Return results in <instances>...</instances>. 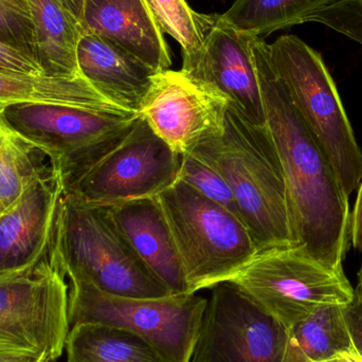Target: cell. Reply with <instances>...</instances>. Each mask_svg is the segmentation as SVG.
Returning <instances> with one entry per match:
<instances>
[{"label":"cell","instance_id":"cell-3","mask_svg":"<svg viewBox=\"0 0 362 362\" xmlns=\"http://www.w3.org/2000/svg\"><path fill=\"white\" fill-rule=\"evenodd\" d=\"M52 259L70 281L110 295L131 298L171 296L142 264L103 206L62 196L55 223Z\"/></svg>","mask_w":362,"mask_h":362},{"label":"cell","instance_id":"cell-27","mask_svg":"<svg viewBox=\"0 0 362 362\" xmlns=\"http://www.w3.org/2000/svg\"><path fill=\"white\" fill-rule=\"evenodd\" d=\"M319 23L352 38L362 46V2L339 0L317 12L310 23Z\"/></svg>","mask_w":362,"mask_h":362},{"label":"cell","instance_id":"cell-6","mask_svg":"<svg viewBox=\"0 0 362 362\" xmlns=\"http://www.w3.org/2000/svg\"><path fill=\"white\" fill-rule=\"evenodd\" d=\"M208 300L196 293L131 298L70 281L68 318L125 329L144 338L170 362H189Z\"/></svg>","mask_w":362,"mask_h":362},{"label":"cell","instance_id":"cell-25","mask_svg":"<svg viewBox=\"0 0 362 362\" xmlns=\"http://www.w3.org/2000/svg\"><path fill=\"white\" fill-rule=\"evenodd\" d=\"M178 178L240 218L235 198L227 181L216 170L197 157L191 154L183 155Z\"/></svg>","mask_w":362,"mask_h":362},{"label":"cell","instance_id":"cell-30","mask_svg":"<svg viewBox=\"0 0 362 362\" xmlns=\"http://www.w3.org/2000/svg\"><path fill=\"white\" fill-rule=\"evenodd\" d=\"M358 195L355 202L354 211L350 221L351 238L353 246L362 253V180L359 185Z\"/></svg>","mask_w":362,"mask_h":362},{"label":"cell","instance_id":"cell-24","mask_svg":"<svg viewBox=\"0 0 362 362\" xmlns=\"http://www.w3.org/2000/svg\"><path fill=\"white\" fill-rule=\"evenodd\" d=\"M163 32L182 49V57L197 52L216 23L218 15L199 14L185 0H146Z\"/></svg>","mask_w":362,"mask_h":362},{"label":"cell","instance_id":"cell-8","mask_svg":"<svg viewBox=\"0 0 362 362\" xmlns=\"http://www.w3.org/2000/svg\"><path fill=\"white\" fill-rule=\"evenodd\" d=\"M181 158L138 115L114 148L65 183L64 195L90 206L156 197L180 177Z\"/></svg>","mask_w":362,"mask_h":362},{"label":"cell","instance_id":"cell-35","mask_svg":"<svg viewBox=\"0 0 362 362\" xmlns=\"http://www.w3.org/2000/svg\"><path fill=\"white\" fill-rule=\"evenodd\" d=\"M361 1L362 2V0H361Z\"/></svg>","mask_w":362,"mask_h":362},{"label":"cell","instance_id":"cell-10","mask_svg":"<svg viewBox=\"0 0 362 362\" xmlns=\"http://www.w3.org/2000/svg\"><path fill=\"white\" fill-rule=\"evenodd\" d=\"M69 286L52 257L32 272L0 281V353L57 361L70 332Z\"/></svg>","mask_w":362,"mask_h":362},{"label":"cell","instance_id":"cell-12","mask_svg":"<svg viewBox=\"0 0 362 362\" xmlns=\"http://www.w3.org/2000/svg\"><path fill=\"white\" fill-rule=\"evenodd\" d=\"M229 105L223 95L181 70L168 69L155 74L139 115L170 148L183 156L223 132Z\"/></svg>","mask_w":362,"mask_h":362},{"label":"cell","instance_id":"cell-23","mask_svg":"<svg viewBox=\"0 0 362 362\" xmlns=\"http://www.w3.org/2000/svg\"><path fill=\"white\" fill-rule=\"evenodd\" d=\"M36 152L8 124L0 110V215L18 199L32 181L50 169L38 165Z\"/></svg>","mask_w":362,"mask_h":362},{"label":"cell","instance_id":"cell-31","mask_svg":"<svg viewBox=\"0 0 362 362\" xmlns=\"http://www.w3.org/2000/svg\"><path fill=\"white\" fill-rule=\"evenodd\" d=\"M0 362H55L46 356H36L25 353H0Z\"/></svg>","mask_w":362,"mask_h":362},{"label":"cell","instance_id":"cell-11","mask_svg":"<svg viewBox=\"0 0 362 362\" xmlns=\"http://www.w3.org/2000/svg\"><path fill=\"white\" fill-rule=\"evenodd\" d=\"M286 329L235 284L212 287L189 362H283Z\"/></svg>","mask_w":362,"mask_h":362},{"label":"cell","instance_id":"cell-7","mask_svg":"<svg viewBox=\"0 0 362 362\" xmlns=\"http://www.w3.org/2000/svg\"><path fill=\"white\" fill-rule=\"evenodd\" d=\"M1 110L8 124L48 157L64 187L114 148L139 115L59 104H19Z\"/></svg>","mask_w":362,"mask_h":362},{"label":"cell","instance_id":"cell-14","mask_svg":"<svg viewBox=\"0 0 362 362\" xmlns=\"http://www.w3.org/2000/svg\"><path fill=\"white\" fill-rule=\"evenodd\" d=\"M181 71L223 95L249 122L266 125L250 36L228 27L219 15L202 48L194 54L182 57Z\"/></svg>","mask_w":362,"mask_h":362},{"label":"cell","instance_id":"cell-21","mask_svg":"<svg viewBox=\"0 0 362 362\" xmlns=\"http://www.w3.org/2000/svg\"><path fill=\"white\" fill-rule=\"evenodd\" d=\"M352 349L342 306H321L286 329L283 362H327Z\"/></svg>","mask_w":362,"mask_h":362},{"label":"cell","instance_id":"cell-9","mask_svg":"<svg viewBox=\"0 0 362 362\" xmlns=\"http://www.w3.org/2000/svg\"><path fill=\"white\" fill-rule=\"evenodd\" d=\"M230 282L285 329L321 306H344L355 289L335 272L295 248L257 253Z\"/></svg>","mask_w":362,"mask_h":362},{"label":"cell","instance_id":"cell-4","mask_svg":"<svg viewBox=\"0 0 362 362\" xmlns=\"http://www.w3.org/2000/svg\"><path fill=\"white\" fill-rule=\"evenodd\" d=\"M156 198L175 243L187 293L231 280L259 253L240 217L180 178Z\"/></svg>","mask_w":362,"mask_h":362},{"label":"cell","instance_id":"cell-22","mask_svg":"<svg viewBox=\"0 0 362 362\" xmlns=\"http://www.w3.org/2000/svg\"><path fill=\"white\" fill-rule=\"evenodd\" d=\"M339 0H236L219 15L228 27L245 35L261 37L276 30L310 23L319 11Z\"/></svg>","mask_w":362,"mask_h":362},{"label":"cell","instance_id":"cell-34","mask_svg":"<svg viewBox=\"0 0 362 362\" xmlns=\"http://www.w3.org/2000/svg\"><path fill=\"white\" fill-rule=\"evenodd\" d=\"M357 287H359V288H361V291H362V265H361V270H359L358 285H357Z\"/></svg>","mask_w":362,"mask_h":362},{"label":"cell","instance_id":"cell-1","mask_svg":"<svg viewBox=\"0 0 362 362\" xmlns=\"http://www.w3.org/2000/svg\"><path fill=\"white\" fill-rule=\"evenodd\" d=\"M266 124L288 193L293 247L329 269L344 272L351 215L331 161L300 117L270 61L269 45L250 36Z\"/></svg>","mask_w":362,"mask_h":362},{"label":"cell","instance_id":"cell-16","mask_svg":"<svg viewBox=\"0 0 362 362\" xmlns=\"http://www.w3.org/2000/svg\"><path fill=\"white\" fill-rule=\"evenodd\" d=\"M83 33L118 45L153 71L170 69L169 46L146 0H85Z\"/></svg>","mask_w":362,"mask_h":362},{"label":"cell","instance_id":"cell-26","mask_svg":"<svg viewBox=\"0 0 362 362\" xmlns=\"http://www.w3.org/2000/svg\"><path fill=\"white\" fill-rule=\"evenodd\" d=\"M0 40L33 54V23L27 0H0Z\"/></svg>","mask_w":362,"mask_h":362},{"label":"cell","instance_id":"cell-17","mask_svg":"<svg viewBox=\"0 0 362 362\" xmlns=\"http://www.w3.org/2000/svg\"><path fill=\"white\" fill-rule=\"evenodd\" d=\"M78 64L105 99L131 114H139L157 74L118 45L89 33H83L78 42Z\"/></svg>","mask_w":362,"mask_h":362},{"label":"cell","instance_id":"cell-15","mask_svg":"<svg viewBox=\"0 0 362 362\" xmlns=\"http://www.w3.org/2000/svg\"><path fill=\"white\" fill-rule=\"evenodd\" d=\"M103 208L138 259L171 295L189 293L175 243L157 198Z\"/></svg>","mask_w":362,"mask_h":362},{"label":"cell","instance_id":"cell-33","mask_svg":"<svg viewBox=\"0 0 362 362\" xmlns=\"http://www.w3.org/2000/svg\"><path fill=\"white\" fill-rule=\"evenodd\" d=\"M327 362H362V357L356 352L355 349L340 353L337 356Z\"/></svg>","mask_w":362,"mask_h":362},{"label":"cell","instance_id":"cell-13","mask_svg":"<svg viewBox=\"0 0 362 362\" xmlns=\"http://www.w3.org/2000/svg\"><path fill=\"white\" fill-rule=\"evenodd\" d=\"M64 182L48 170L0 215V281L32 272L52 257Z\"/></svg>","mask_w":362,"mask_h":362},{"label":"cell","instance_id":"cell-5","mask_svg":"<svg viewBox=\"0 0 362 362\" xmlns=\"http://www.w3.org/2000/svg\"><path fill=\"white\" fill-rule=\"evenodd\" d=\"M269 55L293 106L350 196L362 180V153L322 57L295 35L276 38Z\"/></svg>","mask_w":362,"mask_h":362},{"label":"cell","instance_id":"cell-32","mask_svg":"<svg viewBox=\"0 0 362 362\" xmlns=\"http://www.w3.org/2000/svg\"><path fill=\"white\" fill-rule=\"evenodd\" d=\"M64 8H67L74 16L78 17L81 21L84 8L85 0H55Z\"/></svg>","mask_w":362,"mask_h":362},{"label":"cell","instance_id":"cell-20","mask_svg":"<svg viewBox=\"0 0 362 362\" xmlns=\"http://www.w3.org/2000/svg\"><path fill=\"white\" fill-rule=\"evenodd\" d=\"M66 349L68 362H170L140 336L99 323L70 327Z\"/></svg>","mask_w":362,"mask_h":362},{"label":"cell","instance_id":"cell-29","mask_svg":"<svg viewBox=\"0 0 362 362\" xmlns=\"http://www.w3.org/2000/svg\"><path fill=\"white\" fill-rule=\"evenodd\" d=\"M342 313L353 346L362 357V291L359 287L355 288L352 301L342 306Z\"/></svg>","mask_w":362,"mask_h":362},{"label":"cell","instance_id":"cell-18","mask_svg":"<svg viewBox=\"0 0 362 362\" xmlns=\"http://www.w3.org/2000/svg\"><path fill=\"white\" fill-rule=\"evenodd\" d=\"M19 104H59L127 112L105 99L82 74H32L0 69V110Z\"/></svg>","mask_w":362,"mask_h":362},{"label":"cell","instance_id":"cell-2","mask_svg":"<svg viewBox=\"0 0 362 362\" xmlns=\"http://www.w3.org/2000/svg\"><path fill=\"white\" fill-rule=\"evenodd\" d=\"M189 154L227 181L259 252L293 248L286 180L267 124H252L229 105L223 132Z\"/></svg>","mask_w":362,"mask_h":362},{"label":"cell","instance_id":"cell-28","mask_svg":"<svg viewBox=\"0 0 362 362\" xmlns=\"http://www.w3.org/2000/svg\"><path fill=\"white\" fill-rule=\"evenodd\" d=\"M0 69L46 74L38 59L27 49L0 40Z\"/></svg>","mask_w":362,"mask_h":362},{"label":"cell","instance_id":"cell-19","mask_svg":"<svg viewBox=\"0 0 362 362\" xmlns=\"http://www.w3.org/2000/svg\"><path fill=\"white\" fill-rule=\"evenodd\" d=\"M33 23V54L47 74L78 76V47L83 35L78 17L55 0H27Z\"/></svg>","mask_w":362,"mask_h":362}]
</instances>
